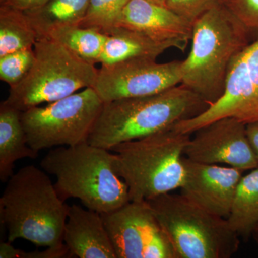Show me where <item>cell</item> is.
<instances>
[{
  "instance_id": "6da1fadb",
  "label": "cell",
  "mask_w": 258,
  "mask_h": 258,
  "mask_svg": "<svg viewBox=\"0 0 258 258\" xmlns=\"http://www.w3.org/2000/svg\"><path fill=\"white\" fill-rule=\"evenodd\" d=\"M48 175L43 169L29 165L7 181L0 198V217L10 243L24 239L40 247L64 245L70 206L59 197Z\"/></svg>"
},
{
  "instance_id": "7a4b0ae2",
  "label": "cell",
  "mask_w": 258,
  "mask_h": 258,
  "mask_svg": "<svg viewBox=\"0 0 258 258\" xmlns=\"http://www.w3.org/2000/svg\"><path fill=\"white\" fill-rule=\"evenodd\" d=\"M208 107L201 97L181 84L152 96L106 102L88 143L111 151L118 144L170 128Z\"/></svg>"
},
{
  "instance_id": "3957f363",
  "label": "cell",
  "mask_w": 258,
  "mask_h": 258,
  "mask_svg": "<svg viewBox=\"0 0 258 258\" xmlns=\"http://www.w3.org/2000/svg\"><path fill=\"white\" fill-rule=\"evenodd\" d=\"M88 142L57 147L40 166L55 176V188L63 201L79 199L85 208L100 214L115 211L130 202L128 187L117 171L116 154Z\"/></svg>"
},
{
  "instance_id": "277c9868",
  "label": "cell",
  "mask_w": 258,
  "mask_h": 258,
  "mask_svg": "<svg viewBox=\"0 0 258 258\" xmlns=\"http://www.w3.org/2000/svg\"><path fill=\"white\" fill-rule=\"evenodd\" d=\"M249 34L222 3L199 17L193 23L189 55L181 62V84L209 106L218 101L231 61L248 45Z\"/></svg>"
},
{
  "instance_id": "5b68a950",
  "label": "cell",
  "mask_w": 258,
  "mask_h": 258,
  "mask_svg": "<svg viewBox=\"0 0 258 258\" xmlns=\"http://www.w3.org/2000/svg\"><path fill=\"white\" fill-rule=\"evenodd\" d=\"M190 139L191 134L171 127L112 148L130 201H148L181 189L185 178L184 151Z\"/></svg>"
},
{
  "instance_id": "8992f818",
  "label": "cell",
  "mask_w": 258,
  "mask_h": 258,
  "mask_svg": "<svg viewBox=\"0 0 258 258\" xmlns=\"http://www.w3.org/2000/svg\"><path fill=\"white\" fill-rule=\"evenodd\" d=\"M177 258H230L240 238L227 219L200 208L179 194L148 200Z\"/></svg>"
},
{
  "instance_id": "52a82bcc",
  "label": "cell",
  "mask_w": 258,
  "mask_h": 258,
  "mask_svg": "<svg viewBox=\"0 0 258 258\" xmlns=\"http://www.w3.org/2000/svg\"><path fill=\"white\" fill-rule=\"evenodd\" d=\"M35 61L26 77L10 88L5 102L24 112L93 87L98 70L50 37H38Z\"/></svg>"
},
{
  "instance_id": "ba28073f",
  "label": "cell",
  "mask_w": 258,
  "mask_h": 258,
  "mask_svg": "<svg viewBox=\"0 0 258 258\" xmlns=\"http://www.w3.org/2000/svg\"><path fill=\"white\" fill-rule=\"evenodd\" d=\"M103 104L94 88L88 87L46 106L22 112L29 145L39 152L88 142Z\"/></svg>"
},
{
  "instance_id": "9c48e42d",
  "label": "cell",
  "mask_w": 258,
  "mask_h": 258,
  "mask_svg": "<svg viewBox=\"0 0 258 258\" xmlns=\"http://www.w3.org/2000/svg\"><path fill=\"white\" fill-rule=\"evenodd\" d=\"M225 117H233L244 124L258 121V38L231 61L221 98L200 115L178 122L173 128L192 134Z\"/></svg>"
},
{
  "instance_id": "30bf717a",
  "label": "cell",
  "mask_w": 258,
  "mask_h": 258,
  "mask_svg": "<svg viewBox=\"0 0 258 258\" xmlns=\"http://www.w3.org/2000/svg\"><path fill=\"white\" fill-rule=\"evenodd\" d=\"M116 258H177L147 201L101 214Z\"/></svg>"
},
{
  "instance_id": "8fae6325",
  "label": "cell",
  "mask_w": 258,
  "mask_h": 258,
  "mask_svg": "<svg viewBox=\"0 0 258 258\" xmlns=\"http://www.w3.org/2000/svg\"><path fill=\"white\" fill-rule=\"evenodd\" d=\"M181 62L159 63L155 58L139 57L101 66L93 88L104 103L152 96L181 84Z\"/></svg>"
},
{
  "instance_id": "7c38bea8",
  "label": "cell",
  "mask_w": 258,
  "mask_h": 258,
  "mask_svg": "<svg viewBox=\"0 0 258 258\" xmlns=\"http://www.w3.org/2000/svg\"><path fill=\"white\" fill-rule=\"evenodd\" d=\"M190 139L184 157L202 164L250 171L258 160L249 144L246 124L233 117L220 118L199 128Z\"/></svg>"
},
{
  "instance_id": "4fadbf2b",
  "label": "cell",
  "mask_w": 258,
  "mask_h": 258,
  "mask_svg": "<svg viewBox=\"0 0 258 258\" xmlns=\"http://www.w3.org/2000/svg\"><path fill=\"white\" fill-rule=\"evenodd\" d=\"M185 168L181 195L207 212L227 219L244 171L231 166L183 159Z\"/></svg>"
},
{
  "instance_id": "5bb4252c",
  "label": "cell",
  "mask_w": 258,
  "mask_h": 258,
  "mask_svg": "<svg viewBox=\"0 0 258 258\" xmlns=\"http://www.w3.org/2000/svg\"><path fill=\"white\" fill-rule=\"evenodd\" d=\"M118 27L142 32L158 41L170 42L181 51L192 37V23L167 7L149 0H130Z\"/></svg>"
},
{
  "instance_id": "9a60e30c",
  "label": "cell",
  "mask_w": 258,
  "mask_h": 258,
  "mask_svg": "<svg viewBox=\"0 0 258 258\" xmlns=\"http://www.w3.org/2000/svg\"><path fill=\"white\" fill-rule=\"evenodd\" d=\"M63 242L73 257L116 258L101 214L79 205L70 206Z\"/></svg>"
},
{
  "instance_id": "2e32d148",
  "label": "cell",
  "mask_w": 258,
  "mask_h": 258,
  "mask_svg": "<svg viewBox=\"0 0 258 258\" xmlns=\"http://www.w3.org/2000/svg\"><path fill=\"white\" fill-rule=\"evenodd\" d=\"M22 112L2 102L0 106V179L6 182L13 175L15 163L20 159H35L39 152L28 143L21 119Z\"/></svg>"
},
{
  "instance_id": "e0dca14e",
  "label": "cell",
  "mask_w": 258,
  "mask_h": 258,
  "mask_svg": "<svg viewBox=\"0 0 258 258\" xmlns=\"http://www.w3.org/2000/svg\"><path fill=\"white\" fill-rule=\"evenodd\" d=\"M173 47L175 48L170 42L158 41L142 32L118 27L108 35L98 62L111 66L139 57L156 59Z\"/></svg>"
},
{
  "instance_id": "ac0fdd59",
  "label": "cell",
  "mask_w": 258,
  "mask_h": 258,
  "mask_svg": "<svg viewBox=\"0 0 258 258\" xmlns=\"http://www.w3.org/2000/svg\"><path fill=\"white\" fill-rule=\"evenodd\" d=\"M227 220L240 239L252 237L258 226V166L241 178Z\"/></svg>"
},
{
  "instance_id": "d6986e66",
  "label": "cell",
  "mask_w": 258,
  "mask_h": 258,
  "mask_svg": "<svg viewBox=\"0 0 258 258\" xmlns=\"http://www.w3.org/2000/svg\"><path fill=\"white\" fill-rule=\"evenodd\" d=\"M90 0H50L37 9L25 12L38 37H47L58 27L79 25L88 10Z\"/></svg>"
},
{
  "instance_id": "ffe728a7",
  "label": "cell",
  "mask_w": 258,
  "mask_h": 258,
  "mask_svg": "<svg viewBox=\"0 0 258 258\" xmlns=\"http://www.w3.org/2000/svg\"><path fill=\"white\" fill-rule=\"evenodd\" d=\"M37 34L25 12L0 5V56L33 48Z\"/></svg>"
},
{
  "instance_id": "44dd1931",
  "label": "cell",
  "mask_w": 258,
  "mask_h": 258,
  "mask_svg": "<svg viewBox=\"0 0 258 258\" xmlns=\"http://www.w3.org/2000/svg\"><path fill=\"white\" fill-rule=\"evenodd\" d=\"M47 37L56 42L90 63H98L108 35L93 28L66 25L53 29Z\"/></svg>"
},
{
  "instance_id": "7402d4cb",
  "label": "cell",
  "mask_w": 258,
  "mask_h": 258,
  "mask_svg": "<svg viewBox=\"0 0 258 258\" xmlns=\"http://www.w3.org/2000/svg\"><path fill=\"white\" fill-rule=\"evenodd\" d=\"M130 0H90L79 26L93 28L108 35L119 25L122 13Z\"/></svg>"
},
{
  "instance_id": "603a6c76",
  "label": "cell",
  "mask_w": 258,
  "mask_h": 258,
  "mask_svg": "<svg viewBox=\"0 0 258 258\" xmlns=\"http://www.w3.org/2000/svg\"><path fill=\"white\" fill-rule=\"evenodd\" d=\"M35 61L33 48L18 50L0 56V79L10 88L23 81L30 72Z\"/></svg>"
},
{
  "instance_id": "cb8c5ba5",
  "label": "cell",
  "mask_w": 258,
  "mask_h": 258,
  "mask_svg": "<svg viewBox=\"0 0 258 258\" xmlns=\"http://www.w3.org/2000/svg\"><path fill=\"white\" fill-rule=\"evenodd\" d=\"M221 4V0H166V6L192 23L207 11Z\"/></svg>"
},
{
  "instance_id": "d4e9b609",
  "label": "cell",
  "mask_w": 258,
  "mask_h": 258,
  "mask_svg": "<svg viewBox=\"0 0 258 258\" xmlns=\"http://www.w3.org/2000/svg\"><path fill=\"white\" fill-rule=\"evenodd\" d=\"M221 3L248 30H258V0H221Z\"/></svg>"
},
{
  "instance_id": "484cf974",
  "label": "cell",
  "mask_w": 258,
  "mask_h": 258,
  "mask_svg": "<svg viewBox=\"0 0 258 258\" xmlns=\"http://www.w3.org/2000/svg\"><path fill=\"white\" fill-rule=\"evenodd\" d=\"M71 257L69 249L64 244L59 248L47 247L43 251L35 250L26 252L16 249L10 242H2L0 244V258H62Z\"/></svg>"
},
{
  "instance_id": "4316f807",
  "label": "cell",
  "mask_w": 258,
  "mask_h": 258,
  "mask_svg": "<svg viewBox=\"0 0 258 258\" xmlns=\"http://www.w3.org/2000/svg\"><path fill=\"white\" fill-rule=\"evenodd\" d=\"M49 1L50 0H3L0 1V5H7L26 12L40 8Z\"/></svg>"
},
{
  "instance_id": "83f0119b",
  "label": "cell",
  "mask_w": 258,
  "mask_h": 258,
  "mask_svg": "<svg viewBox=\"0 0 258 258\" xmlns=\"http://www.w3.org/2000/svg\"><path fill=\"white\" fill-rule=\"evenodd\" d=\"M249 144L258 160V121L246 124Z\"/></svg>"
},
{
  "instance_id": "f1b7e54d",
  "label": "cell",
  "mask_w": 258,
  "mask_h": 258,
  "mask_svg": "<svg viewBox=\"0 0 258 258\" xmlns=\"http://www.w3.org/2000/svg\"><path fill=\"white\" fill-rule=\"evenodd\" d=\"M252 237L253 238L254 242H255V243L257 244V245L258 246V226L255 229H254L253 233H252Z\"/></svg>"
},
{
  "instance_id": "f546056e",
  "label": "cell",
  "mask_w": 258,
  "mask_h": 258,
  "mask_svg": "<svg viewBox=\"0 0 258 258\" xmlns=\"http://www.w3.org/2000/svg\"><path fill=\"white\" fill-rule=\"evenodd\" d=\"M149 1L153 2V3H157V4L164 5V6H166V0H149Z\"/></svg>"
},
{
  "instance_id": "4dcf8cb0",
  "label": "cell",
  "mask_w": 258,
  "mask_h": 258,
  "mask_svg": "<svg viewBox=\"0 0 258 258\" xmlns=\"http://www.w3.org/2000/svg\"><path fill=\"white\" fill-rule=\"evenodd\" d=\"M0 1H3V0H0Z\"/></svg>"
}]
</instances>
